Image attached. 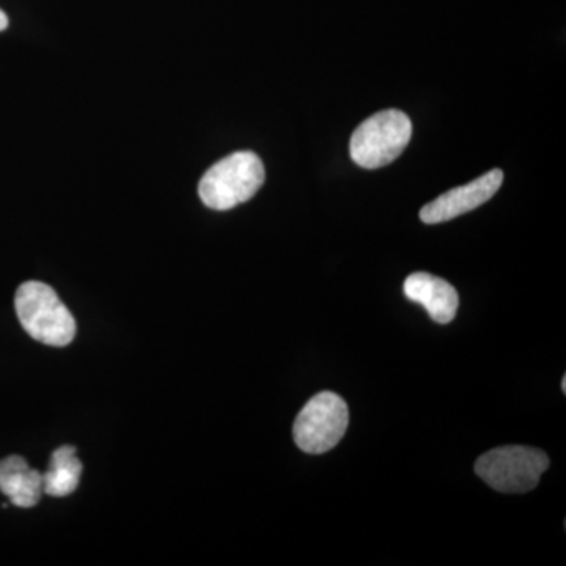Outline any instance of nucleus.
<instances>
[{
  "instance_id": "6e6552de",
  "label": "nucleus",
  "mask_w": 566,
  "mask_h": 566,
  "mask_svg": "<svg viewBox=\"0 0 566 566\" xmlns=\"http://www.w3.org/2000/svg\"><path fill=\"white\" fill-rule=\"evenodd\" d=\"M0 491L11 504L32 509L43 491V474L32 469L22 457L11 455L0 461Z\"/></svg>"
},
{
  "instance_id": "f257e3e1",
  "label": "nucleus",
  "mask_w": 566,
  "mask_h": 566,
  "mask_svg": "<svg viewBox=\"0 0 566 566\" xmlns=\"http://www.w3.org/2000/svg\"><path fill=\"white\" fill-rule=\"evenodd\" d=\"M14 308L25 333L50 346H66L76 335V319L46 283H22L14 296Z\"/></svg>"
},
{
  "instance_id": "9b49d317",
  "label": "nucleus",
  "mask_w": 566,
  "mask_h": 566,
  "mask_svg": "<svg viewBox=\"0 0 566 566\" xmlns=\"http://www.w3.org/2000/svg\"><path fill=\"white\" fill-rule=\"evenodd\" d=\"M562 390L566 392V376H564V379H562Z\"/></svg>"
},
{
  "instance_id": "1a4fd4ad",
  "label": "nucleus",
  "mask_w": 566,
  "mask_h": 566,
  "mask_svg": "<svg viewBox=\"0 0 566 566\" xmlns=\"http://www.w3.org/2000/svg\"><path fill=\"white\" fill-rule=\"evenodd\" d=\"M82 475V463L73 446H62L52 453L50 468L43 474L44 494L65 497L77 490Z\"/></svg>"
},
{
  "instance_id": "20e7f679",
  "label": "nucleus",
  "mask_w": 566,
  "mask_h": 566,
  "mask_svg": "<svg viewBox=\"0 0 566 566\" xmlns=\"http://www.w3.org/2000/svg\"><path fill=\"white\" fill-rule=\"evenodd\" d=\"M412 136V123L405 112H378L357 126L349 144L353 161L364 169H379L392 164Z\"/></svg>"
},
{
  "instance_id": "7ed1b4c3",
  "label": "nucleus",
  "mask_w": 566,
  "mask_h": 566,
  "mask_svg": "<svg viewBox=\"0 0 566 566\" xmlns=\"http://www.w3.org/2000/svg\"><path fill=\"white\" fill-rule=\"evenodd\" d=\"M547 468L549 458L542 450L506 446L480 457L475 474L499 493L521 494L535 490Z\"/></svg>"
},
{
  "instance_id": "0eeeda50",
  "label": "nucleus",
  "mask_w": 566,
  "mask_h": 566,
  "mask_svg": "<svg viewBox=\"0 0 566 566\" xmlns=\"http://www.w3.org/2000/svg\"><path fill=\"white\" fill-rule=\"evenodd\" d=\"M403 290L409 301L423 305L433 322L447 324L455 318L460 296L444 279L428 273L411 274L406 279Z\"/></svg>"
},
{
  "instance_id": "423d86ee",
  "label": "nucleus",
  "mask_w": 566,
  "mask_h": 566,
  "mask_svg": "<svg viewBox=\"0 0 566 566\" xmlns=\"http://www.w3.org/2000/svg\"><path fill=\"white\" fill-rule=\"evenodd\" d=\"M502 181L504 172L501 169H493L469 185L447 191L433 202L424 205L420 210V219L424 223L452 221L458 216L475 210L493 199L495 192L501 189Z\"/></svg>"
},
{
  "instance_id": "39448f33",
  "label": "nucleus",
  "mask_w": 566,
  "mask_h": 566,
  "mask_svg": "<svg viewBox=\"0 0 566 566\" xmlns=\"http://www.w3.org/2000/svg\"><path fill=\"white\" fill-rule=\"evenodd\" d=\"M348 423L344 398L334 392L315 395L294 420V442L311 455L329 452L344 438Z\"/></svg>"
},
{
  "instance_id": "9d476101",
  "label": "nucleus",
  "mask_w": 566,
  "mask_h": 566,
  "mask_svg": "<svg viewBox=\"0 0 566 566\" xmlns=\"http://www.w3.org/2000/svg\"><path fill=\"white\" fill-rule=\"evenodd\" d=\"M7 28H9V18L0 10V32L6 31Z\"/></svg>"
},
{
  "instance_id": "f03ea898",
  "label": "nucleus",
  "mask_w": 566,
  "mask_h": 566,
  "mask_svg": "<svg viewBox=\"0 0 566 566\" xmlns=\"http://www.w3.org/2000/svg\"><path fill=\"white\" fill-rule=\"evenodd\" d=\"M264 182L262 159L252 151L227 156L203 175L200 200L211 210L227 211L251 200Z\"/></svg>"
}]
</instances>
